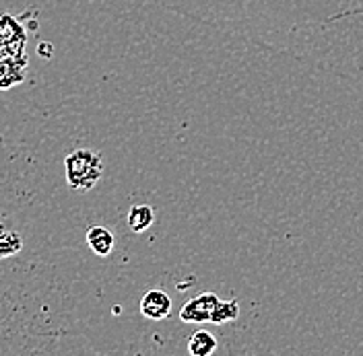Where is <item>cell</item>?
<instances>
[{
    "label": "cell",
    "mask_w": 363,
    "mask_h": 356,
    "mask_svg": "<svg viewBox=\"0 0 363 356\" xmlns=\"http://www.w3.org/2000/svg\"><path fill=\"white\" fill-rule=\"evenodd\" d=\"M65 173L70 190L85 194L93 190L104 176L101 155L91 149H77L65 159Z\"/></svg>",
    "instance_id": "1"
},
{
    "label": "cell",
    "mask_w": 363,
    "mask_h": 356,
    "mask_svg": "<svg viewBox=\"0 0 363 356\" xmlns=\"http://www.w3.org/2000/svg\"><path fill=\"white\" fill-rule=\"evenodd\" d=\"M219 303V297L215 292H203L194 299H190L180 311V319L184 323H204L211 321V313Z\"/></svg>",
    "instance_id": "2"
},
{
    "label": "cell",
    "mask_w": 363,
    "mask_h": 356,
    "mask_svg": "<svg viewBox=\"0 0 363 356\" xmlns=\"http://www.w3.org/2000/svg\"><path fill=\"white\" fill-rule=\"evenodd\" d=\"M140 313L147 319H153V321L167 319L169 313H172V299H169V294L161 289L147 290L143 294V299H140Z\"/></svg>",
    "instance_id": "3"
},
{
    "label": "cell",
    "mask_w": 363,
    "mask_h": 356,
    "mask_svg": "<svg viewBox=\"0 0 363 356\" xmlns=\"http://www.w3.org/2000/svg\"><path fill=\"white\" fill-rule=\"evenodd\" d=\"M27 67L25 54L23 56H6L0 62V89L15 87L23 81V72Z\"/></svg>",
    "instance_id": "4"
},
{
    "label": "cell",
    "mask_w": 363,
    "mask_h": 356,
    "mask_svg": "<svg viewBox=\"0 0 363 356\" xmlns=\"http://www.w3.org/2000/svg\"><path fill=\"white\" fill-rule=\"evenodd\" d=\"M85 241H87L89 249L95 253V255H99V258H108V255L113 251L116 237H113V233L110 231V229H106V226H101V224H95V226H91L89 231H87Z\"/></svg>",
    "instance_id": "5"
},
{
    "label": "cell",
    "mask_w": 363,
    "mask_h": 356,
    "mask_svg": "<svg viewBox=\"0 0 363 356\" xmlns=\"http://www.w3.org/2000/svg\"><path fill=\"white\" fill-rule=\"evenodd\" d=\"M215 348H217V340H215V335L211 334V332H206V330L194 332V334L190 335V340H188V352L192 356L213 355Z\"/></svg>",
    "instance_id": "6"
},
{
    "label": "cell",
    "mask_w": 363,
    "mask_h": 356,
    "mask_svg": "<svg viewBox=\"0 0 363 356\" xmlns=\"http://www.w3.org/2000/svg\"><path fill=\"white\" fill-rule=\"evenodd\" d=\"M153 223H155V210L151 206L138 204V206L130 208V212H128V226H130V231L143 233Z\"/></svg>",
    "instance_id": "7"
},
{
    "label": "cell",
    "mask_w": 363,
    "mask_h": 356,
    "mask_svg": "<svg viewBox=\"0 0 363 356\" xmlns=\"http://www.w3.org/2000/svg\"><path fill=\"white\" fill-rule=\"evenodd\" d=\"M23 249L21 235L9 226H4V223H0V260L13 258L17 255Z\"/></svg>",
    "instance_id": "8"
},
{
    "label": "cell",
    "mask_w": 363,
    "mask_h": 356,
    "mask_svg": "<svg viewBox=\"0 0 363 356\" xmlns=\"http://www.w3.org/2000/svg\"><path fill=\"white\" fill-rule=\"evenodd\" d=\"M240 317V303L238 299H231V301H221L215 305V309L211 313V323L215 326H225V323H231Z\"/></svg>",
    "instance_id": "9"
}]
</instances>
